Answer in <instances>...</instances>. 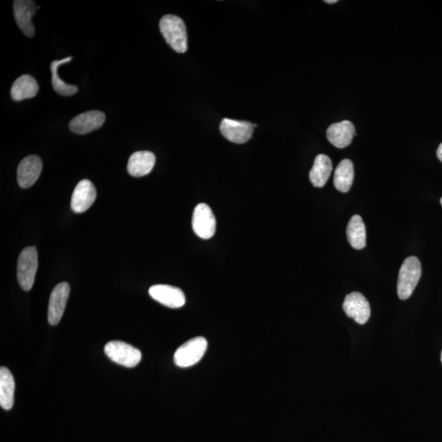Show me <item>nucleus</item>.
Returning a JSON list of instances; mask_svg holds the SVG:
<instances>
[{
	"label": "nucleus",
	"mask_w": 442,
	"mask_h": 442,
	"mask_svg": "<svg viewBox=\"0 0 442 442\" xmlns=\"http://www.w3.org/2000/svg\"><path fill=\"white\" fill-rule=\"evenodd\" d=\"M353 180L354 166L352 161L349 159H344L338 164L335 173H334V186L342 193H347L351 188Z\"/></svg>",
	"instance_id": "nucleus-21"
},
{
	"label": "nucleus",
	"mask_w": 442,
	"mask_h": 442,
	"mask_svg": "<svg viewBox=\"0 0 442 442\" xmlns=\"http://www.w3.org/2000/svg\"><path fill=\"white\" fill-rule=\"evenodd\" d=\"M38 91V83L34 78L29 75H23L14 81L11 96L14 101L18 102L36 96Z\"/></svg>",
	"instance_id": "nucleus-18"
},
{
	"label": "nucleus",
	"mask_w": 442,
	"mask_h": 442,
	"mask_svg": "<svg viewBox=\"0 0 442 442\" xmlns=\"http://www.w3.org/2000/svg\"><path fill=\"white\" fill-rule=\"evenodd\" d=\"M356 135L355 126L350 121L334 123L328 128L326 132L328 140L338 149L350 145Z\"/></svg>",
	"instance_id": "nucleus-15"
},
{
	"label": "nucleus",
	"mask_w": 442,
	"mask_h": 442,
	"mask_svg": "<svg viewBox=\"0 0 442 442\" xmlns=\"http://www.w3.org/2000/svg\"><path fill=\"white\" fill-rule=\"evenodd\" d=\"M441 363H442V351H441Z\"/></svg>",
	"instance_id": "nucleus-25"
},
{
	"label": "nucleus",
	"mask_w": 442,
	"mask_h": 442,
	"mask_svg": "<svg viewBox=\"0 0 442 442\" xmlns=\"http://www.w3.org/2000/svg\"><path fill=\"white\" fill-rule=\"evenodd\" d=\"M193 229L199 238L209 239L215 233L216 221L213 210L205 203H200L194 210Z\"/></svg>",
	"instance_id": "nucleus-6"
},
{
	"label": "nucleus",
	"mask_w": 442,
	"mask_h": 442,
	"mask_svg": "<svg viewBox=\"0 0 442 442\" xmlns=\"http://www.w3.org/2000/svg\"><path fill=\"white\" fill-rule=\"evenodd\" d=\"M422 274L421 263L416 257H410L402 264L397 282V294L401 300L409 298Z\"/></svg>",
	"instance_id": "nucleus-2"
},
{
	"label": "nucleus",
	"mask_w": 442,
	"mask_h": 442,
	"mask_svg": "<svg viewBox=\"0 0 442 442\" xmlns=\"http://www.w3.org/2000/svg\"><path fill=\"white\" fill-rule=\"evenodd\" d=\"M156 163V156L149 151H140L133 154L128 161L127 170L134 177L149 175Z\"/></svg>",
	"instance_id": "nucleus-16"
},
{
	"label": "nucleus",
	"mask_w": 442,
	"mask_h": 442,
	"mask_svg": "<svg viewBox=\"0 0 442 442\" xmlns=\"http://www.w3.org/2000/svg\"><path fill=\"white\" fill-rule=\"evenodd\" d=\"M105 352L112 361L127 368L139 365L142 359L139 349L121 341L108 342L105 347Z\"/></svg>",
	"instance_id": "nucleus-5"
},
{
	"label": "nucleus",
	"mask_w": 442,
	"mask_h": 442,
	"mask_svg": "<svg viewBox=\"0 0 442 442\" xmlns=\"http://www.w3.org/2000/svg\"><path fill=\"white\" fill-rule=\"evenodd\" d=\"M38 269V253L34 247L25 248L19 255L18 279L25 291L32 289Z\"/></svg>",
	"instance_id": "nucleus-4"
},
{
	"label": "nucleus",
	"mask_w": 442,
	"mask_h": 442,
	"mask_svg": "<svg viewBox=\"0 0 442 442\" xmlns=\"http://www.w3.org/2000/svg\"><path fill=\"white\" fill-rule=\"evenodd\" d=\"M436 156L437 157H438V159L442 162V142L439 145L438 149H437Z\"/></svg>",
	"instance_id": "nucleus-23"
},
{
	"label": "nucleus",
	"mask_w": 442,
	"mask_h": 442,
	"mask_svg": "<svg viewBox=\"0 0 442 442\" xmlns=\"http://www.w3.org/2000/svg\"><path fill=\"white\" fill-rule=\"evenodd\" d=\"M333 170L331 159L324 154H319L314 159L312 169L309 171V180L316 188H322L330 176Z\"/></svg>",
	"instance_id": "nucleus-17"
},
{
	"label": "nucleus",
	"mask_w": 442,
	"mask_h": 442,
	"mask_svg": "<svg viewBox=\"0 0 442 442\" xmlns=\"http://www.w3.org/2000/svg\"><path fill=\"white\" fill-rule=\"evenodd\" d=\"M149 292L152 299L167 307L180 308L185 306L186 302L183 291L170 285H154Z\"/></svg>",
	"instance_id": "nucleus-10"
},
{
	"label": "nucleus",
	"mask_w": 442,
	"mask_h": 442,
	"mask_svg": "<svg viewBox=\"0 0 442 442\" xmlns=\"http://www.w3.org/2000/svg\"><path fill=\"white\" fill-rule=\"evenodd\" d=\"M327 4H334V3H337V0H326V1H324Z\"/></svg>",
	"instance_id": "nucleus-24"
},
{
	"label": "nucleus",
	"mask_w": 442,
	"mask_h": 442,
	"mask_svg": "<svg viewBox=\"0 0 442 442\" xmlns=\"http://www.w3.org/2000/svg\"><path fill=\"white\" fill-rule=\"evenodd\" d=\"M254 126L248 121H239L225 118L220 122L221 134L234 144H245L253 134Z\"/></svg>",
	"instance_id": "nucleus-7"
},
{
	"label": "nucleus",
	"mask_w": 442,
	"mask_h": 442,
	"mask_svg": "<svg viewBox=\"0 0 442 442\" xmlns=\"http://www.w3.org/2000/svg\"><path fill=\"white\" fill-rule=\"evenodd\" d=\"M97 193L95 185L88 180L79 182L74 189L71 206L74 213H85L95 203Z\"/></svg>",
	"instance_id": "nucleus-12"
},
{
	"label": "nucleus",
	"mask_w": 442,
	"mask_h": 442,
	"mask_svg": "<svg viewBox=\"0 0 442 442\" xmlns=\"http://www.w3.org/2000/svg\"><path fill=\"white\" fill-rule=\"evenodd\" d=\"M38 8L32 0H16L13 2L15 20L21 31L29 38L34 36V26L32 18Z\"/></svg>",
	"instance_id": "nucleus-11"
},
{
	"label": "nucleus",
	"mask_w": 442,
	"mask_h": 442,
	"mask_svg": "<svg viewBox=\"0 0 442 442\" xmlns=\"http://www.w3.org/2000/svg\"><path fill=\"white\" fill-rule=\"evenodd\" d=\"M349 243L353 248L361 250L366 246V229L361 216L353 215L347 228Z\"/></svg>",
	"instance_id": "nucleus-19"
},
{
	"label": "nucleus",
	"mask_w": 442,
	"mask_h": 442,
	"mask_svg": "<svg viewBox=\"0 0 442 442\" xmlns=\"http://www.w3.org/2000/svg\"><path fill=\"white\" fill-rule=\"evenodd\" d=\"M208 341L203 337H198L186 342L177 349L174 361L177 366L188 368L198 363L208 350Z\"/></svg>",
	"instance_id": "nucleus-3"
},
{
	"label": "nucleus",
	"mask_w": 442,
	"mask_h": 442,
	"mask_svg": "<svg viewBox=\"0 0 442 442\" xmlns=\"http://www.w3.org/2000/svg\"><path fill=\"white\" fill-rule=\"evenodd\" d=\"M72 60V58L68 57L62 59V60L53 61L51 65L53 90L62 96H72L78 92L77 86L68 85V83L61 80L58 74L59 67L63 65V64L70 62Z\"/></svg>",
	"instance_id": "nucleus-22"
},
{
	"label": "nucleus",
	"mask_w": 442,
	"mask_h": 442,
	"mask_svg": "<svg viewBox=\"0 0 442 442\" xmlns=\"http://www.w3.org/2000/svg\"><path fill=\"white\" fill-rule=\"evenodd\" d=\"M14 378L7 368H0V406L5 410L12 409L14 403Z\"/></svg>",
	"instance_id": "nucleus-20"
},
{
	"label": "nucleus",
	"mask_w": 442,
	"mask_h": 442,
	"mask_svg": "<svg viewBox=\"0 0 442 442\" xmlns=\"http://www.w3.org/2000/svg\"><path fill=\"white\" fill-rule=\"evenodd\" d=\"M160 31L167 43L180 53L188 49V36L185 24L180 18L175 15H166L161 19Z\"/></svg>",
	"instance_id": "nucleus-1"
},
{
	"label": "nucleus",
	"mask_w": 442,
	"mask_h": 442,
	"mask_svg": "<svg viewBox=\"0 0 442 442\" xmlns=\"http://www.w3.org/2000/svg\"><path fill=\"white\" fill-rule=\"evenodd\" d=\"M106 116L100 111H90L74 117L69 123L70 130L78 135H86L100 129L105 124Z\"/></svg>",
	"instance_id": "nucleus-14"
},
{
	"label": "nucleus",
	"mask_w": 442,
	"mask_h": 442,
	"mask_svg": "<svg viewBox=\"0 0 442 442\" xmlns=\"http://www.w3.org/2000/svg\"><path fill=\"white\" fill-rule=\"evenodd\" d=\"M42 161L38 156H29L20 162L18 168V185L22 189L32 187L41 174Z\"/></svg>",
	"instance_id": "nucleus-13"
},
{
	"label": "nucleus",
	"mask_w": 442,
	"mask_h": 442,
	"mask_svg": "<svg viewBox=\"0 0 442 442\" xmlns=\"http://www.w3.org/2000/svg\"><path fill=\"white\" fill-rule=\"evenodd\" d=\"M441 204L442 206V198L441 199Z\"/></svg>",
	"instance_id": "nucleus-26"
},
{
	"label": "nucleus",
	"mask_w": 442,
	"mask_h": 442,
	"mask_svg": "<svg viewBox=\"0 0 442 442\" xmlns=\"http://www.w3.org/2000/svg\"><path fill=\"white\" fill-rule=\"evenodd\" d=\"M342 308L348 317L360 324H365L370 317V304L360 293L348 294L344 300Z\"/></svg>",
	"instance_id": "nucleus-8"
},
{
	"label": "nucleus",
	"mask_w": 442,
	"mask_h": 442,
	"mask_svg": "<svg viewBox=\"0 0 442 442\" xmlns=\"http://www.w3.org/2000/svg\"><path fill=\"white\" fill-rule=\"evenodd\" d=\"M70 294V286L67 283H61L53 288L49 298L48 321L51 326H57L60 322Z\"/></svg>",
	"instance_id": "nucleus-9"
}]
</instances>
